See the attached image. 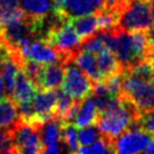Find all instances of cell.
<instances>
[{
    "label": "cell",
    "mask_w": 154,
    "mask_h": 154,
    "mask_svg": "<svg viewBox=\"0 0 154 154\" xmlns=\"http://www.w3.org/2000/svg\"><path fill=\"white\" fill-rule=\"evenodd\" d=\"M103 37L105 45L114 53L123 70L132 68L147 57L150 44L144 30L127 32L115 28L103 32Z\"/></svg>",
    "instance_id": "6da1fadb"
},
{
    "label": "cell",
    "mask_w": 154,
    "mask_h": 154,
    "mask_svg": "<svg viewBox=\"0 0 154 154\" xmlns=\"http://www.w3.org/2000/svg\"><path fill=\"white\" fill-rule=\"evenodd\" d=\"M141 112L126 97H122V100L116 106L99 111L96 120V125L101 132L103 136L109 142L119 134L136 124Z\"/></svg>",
    "instance_id": "7a4b0ae2"
},
{
    "label": "cell",
    "mask_w": 154,
    "mask_h": 154,
    "mask_svg": "<svg viewBox=\"0 0 154 154\" xmlns=\"http://www.w3.org/2000/svg\"><path fill=\"white\" fill-rule=\"evenodd\" d=\"M122 94L137 108L141 114L154 109V79L144 78L123 70Z\"/></svg>",
    "instance_id": "3957f363"
},
{
    "label": "cell",
    "mask_w": 154,
    "mask_h": 154,
    "mask_svg": "<svg viewBox=\"0 0 154 154\" xmlns=\"http://www.w3.org/2000/svg\"><path fill=\"white\" fill-rule=\"evenodd\" d=\"M153 24L149 0H127L118 11L117 28L119 29L145 32Z\"/></svg>",
    "instance_id": "277c9868"
},
{
    "label": "cell",
    "mask_w": 154,
    "mask_h": 154,
    "mask_svg": "<svg viewBox=\"0 0 154 154\" xmlns=\"http://www.w3.org/2000/svg\"><path fill=\"white\" fill-rule=\"evenodd\" d=\"M61 89L74 101L80 103L92 94L94 82L79 68L73 59L64 62V78Z\"/></svg>",
    "instance_id": "5b68a950"
},
{
    "label": "cell",
    "mask_w": 154,
    "mask_h": 154,
    "mask_svg": "<svg viewBox=\"0 0 154 154\" xmlns=\"http://www.w3.org/2000/svg\"><path fill=\"white\" fill-rule=\"evenodd\" d=\"M41 124L42 123H27L19 120L11 128L17 153H43V144L39 134Z\"/></svg>",
    "instance_id": "8992f818"
},
{
    "label": "cell",
    "mask_w": 154,
    "mask_h": 154,
    "mask_svg": "<svg viewBox=\"0 0 154 154\" xmlns=\"http://www.w3.org/2000/svg\"><path fill=\"white\" fill-rule=\"evenodd\" d=\"M45 41L54 47L65 61L73 59L82 43V38L69 20L53 30Z\"/></svg>",
    "instance_id": "52a82bcc"
},
{
    "label": "cell",
    "mask_w": 154,
    "mask_h": 154,
    "mask_svg": "<svg viewBox=\"0 0 154 154\" xmlns=\"http://www.w3.org/2000/svg\"><path fill=\"white\" fill-rule=\"evenodd\" d=\"M151 141L152 134L140 127L136 123L114 138L111 144L116 153L136 154L144 152Z\"/></svg>",
    "instance_id": "ba28073f"
},
{
    "label": "cell",
    "mask_w": 154,
    "mask_h": 154,
    "mask_svg": "<svg viewBox=\"0 0 154 154\" xmlns=\"http://www.w3.org/2000/svg\"><path fill=\"white\" fill-rule=\"evenodd\" d=\"M63 122L59 117H53L39 125V134L43 144V153H60L66 151L62 140Z\"/></svg>",
    "instance_id": "9c48e42d"
},
{
    "label": "cell",
    "mask_w": 154,
    "mask_h": 154,
    "mask_svg": "<svg viewBox=\"0 0 154 154\" xmlns=\"http://www.w3.org/2000/svg\"><path fill=\"white\" fill-rule=\"evenodd\" d=\"M57 91L56 89L36 90L32 107L34 111V119L32 123H44L45 120L56 116Z\"/></svg>",
    "instance_id": "30bf717a"
},
{
    "label": "cell",
    "mask_w": 154,
    "mask_h": 154,
    "mask_svg": "<svg viewBox=\"0 0 154 154\" xmlns=\"http://www.w3.org/2000/svg\"><path fill=\"white\" fill-rule=\"evenodd\" d=\"M20 54L24 59L35 61L39 64L65 62L64 57L43 39H35L28 45H26L20 51Z\"/></svg>",
    "instance_id": "8fae6325"
},
{
    "label": "cell",
    "mask_w": 154,
    "mask_h": 154,
    "mask_svg": "<svg viewBox=\"0 0 154 154\" xmlns=\"http://www.w3.org/2000/svg\"><path fill=\"white\" fill-rule=\"evenodd\" d=\"M56 10L65 18L97 14L105 8V0H55Z\"/></svg>",
    "instance_id": "7c38bea8"
},
{
    "label": "cell",
    "mask_w": 154,
    "mask_h": 154,
    "mask_svg": "<svg viewBox=\"0 0 154 154\" xmlns=\"http://www.w3.org/2000/svg\"><path fill=\"white\" fill-rule=\"evenodd\" d=\"M64 78V62H55L50 64H43L36 88L39 89H59Z\"/></svg>",
    "instance_id": "4fadbf2b"
},
{
    "label": "cell",
    "mask_w": 154,
    "mask_h": 154,
    "mask_svg": "<svg viewBox=\"0 0 154 154\" xmlns=\"http://www.w3.org/2000/svg\"><path fill=\"white\" fill-rule=\"evenodd\" d=\"M36 90L37 89L33 83V81L26 75L24 70L20 68L16 74V78H15V86H14L11 98L15 100L17 106L29 103L33 100V97H34Z\"/></svg>",
    "instance_id": "5bb4252c"
},
{
    "label": "cell",
    "mask_w": 154,
    "mask_h": 154,
    "mask_svg": "<svg viewBox=\"0 0 154 154\" xmlns=\"http://www.w3.org/2000/svg\"><path fill=\"white\" fill-rule=\"evenodd\" d=\"M97 116H98V108L92 94H90L89 97H87L86 99L79 103L72 123L79 128L89 126V125L96 124Z\"/></svg>",
    "instance_id": "9a60e30c"
},
{
    "label": "cell",
    "mask_w": 154,
    "mask_h": 154,
    "mask_svg": "<svg viewBox=\"0 0 154 154\" xmlns=\"http://www.w3.org/2000/svg\"><path fill=\"white\" fill-rule=\"evenodd\" d=\"M18 7L24 15L32 19H37L54 11L55 0H18Z\"/></svg>",
    "instance_id": "2e32d148"
},
{
    "label": "cell",
    "mask_w": 154,
    "mask_h": 154,
    "mask_svg": "<svg viewBox=\"0 0 154 154\" xmlns=\"http://www.w3.org/2000/svg\"><path fill=\"white\" fill-rule=\"evenodd\" d=\"M73 61L92 80L94 83L103 81V78L100 74V71H99L97 59H96L94 54L90 53V52L79 50L77 52V54L73 56Z\"/></svg>",
    "instance_id": "e0dca14e"
},
{
    "label": "cell",
    "mask_w": 154,
    "mask_h": 154,
    "mask_svg": "<svg viewBox=\"0 0 154 154\" xmlns=\"http://www.w3.org/2000/svg\"><path fill=\"white\" fill-rule=\"evenodd\" d=\"M96 59H97V64H98L103 80L123 71L116 56L107 46L103 47L98 54H96Z\"/></svg>",
    "instance_id": "ac0fdd59"
},
{
    "label": "cell",
    "mask_w": 154,
    "mask_h": 154,
    "mask_svg": "<svg viewBox=\"0 0 154 154\" xmlns=\"http://www.w3.org/2000/svg\"><path fill=\"white\" fill-rule=\"evenodd\" d=\"M20 120L17 103L11 97L0 98V127L13 128Z\"/></svg>",
    "instance_id": "d6986e66"
},
{
    "label": "cell",
    "mask_w": 154,
    "mask_h": 154,
    "mask_svg": "<svg viewBox=\"0 0 154 154\" xmlns=\"http://www.w3.org/2000/svg\"><path fill=\"white\" fill-rule=\"evenodd\" d=\"M69 22L71 23V25L77 30V33L82 38V41L92 36L98 32V24H97L96 14L78 16V17L69 19Z\"/></svg>",
    "instance_id": "ffe728a7"
},
{
    "label": "cell",
    "mask_w": 154,
    "mask_h": 154,
    "mask_svg": "<svg viewBox=\"0 0 154 154\" xmlns=\"http://www.w3.org/2000/svg\"><path fill=\"white\" fill-rule=\"evenodd\" d=\"M98 30L100 32H109L117 28L118 22V13L108 8H103L96 14Z\"/></svg>",
    "instance_id": "44dd1931"
},
{
    "label": "cell",
    "mask_w": 154,
    "mask_h": 154,
    "mask_svg": "<svg viewBox=\"0 0 154 154\" xmlns=\"http://www.w3.org/2000/svg\"><path fill=\"white\" fill-rule=\"evenodd\" d=\"M62 140L68 152H78V149L80 146L78 140V129L73 123H63Z\"/></svg>",
    "instance_id": "7402d4cb"
},
{
    "label": "cell",
    "mask_w": 154,
    "mask_h": 154,
    "mask_svg": "<svg viewBox=\"0 0 154 154\" xmlns=\"http://www.w3.org/2000/svg\"><path fill=\"white\" fill-rule=\"evenodd\" d=\"M101 137H103V134L99 131L96 124L80 127V129L78 131V140H79V145L80 146L90 145L94 142L98 141Z\"/></svg>",
    "instance_id": "603a6c76"
},
{
    "label": "cell",
    "mask_w": 154,
    "mask_h": 154,
    "mask_svg": "<svg viewBox=\"0 0 154 154\" xmlns=\"http://www.w3.org/2000/svg\"><path fill=\"white\" fill-rule=\"evenodd\" d=\"M78 152L81 154H101V153H112L114 147L111 142H109L107 138L101 137L98 141L94 142L92 144L86 146H79Z\"/></svg>",
    "instance_id": "cb8c5ba5"
},
{
    "label": "cell",
    "mask_w": 154,
    "mask_h": 154,
    "mask_svg": "<svg viewBox=\"0 0 154 154\" xmlns=\"http://www.w3.org/2000/svg\"><path fill=\"white\" fill-rule=\"evenodd\" d=\"M0 153H17L11 128L0 127Z\"/></svg>",
    "instance_id": "d4e9b609"
},
{
    "label": "cell",
    "mask_w": 154,
    "mask_h": 154,
    "mask_svg": "<svg viewBox=\"0 0 154 154\" xmlns=\"http://www.w3.org/2000/svg\"><path fill=\"white\" fill-rule=\"evenodd\" d=\"M137 124L140 125V127L145 129L146 132L153 134L154 133V109L147 112L141 114L140 118L137 120Z\"/></svg>",
    "instance_id": "484cf974"
},
{
    "label": "cell",
    "mask_w": 154,
    "mask_h": 154,
    "mask_svg": "<svg viewBox=\"0 0 154 154\" xmlns=\"http://www.w3.org/2000/svg\"><path fill=\"white\" fill-rule=\"evenodd\" d=\"M146 37H147L150 46H154V24L146 30Z\"/></svg>",
    "instance_id": "4316f807"
},
{
    "label": "cell",
    "mask_w": 154,
    "mask_h": 154,
    "mask_svg": "<svg viewBox=\"0 0 154 154\" xmlns=\"http://www.w3.org/2000/svg\"><path fill=\"white\" fill-rule=\"evenodd\" d=\"M151 61V64H152V69H153V75H154V46L149 47V52H147V57Z\"/></svg>",
    "instance_id": "83f0119b"
},
{
    "label": "cell",
    "mask_w": 154,
    "mask_h": 154,
    "mask_svg": "<svg viewBox=\"0 0 154 154\" xmlns=\"http://www.w3.org/2000/svg\"><path fill=\"white\" fill-rule=\"evenodd\" d=\"M0 2H2L8 7H13V8L18 7V0H0Z\"/></svg>",
    "instance_id": "f1b7e54d"
},
{
    "label": "cell",
    "mask_w": 154,
    "mask_h": 154,
    "mask_svg": "<svg viewBox=\"0 0 154 154\" xmlns=\"http://www.w3.org/2000/svg\"><path fill=\"white\" fill-rule=\"evenodd\" d=\"M4 97H7V94H6L4 79H2V75L0 74V98H4Z\"/></svg>",
    "instance_id": "f546056e"
},
{
    "label": "cell",
    "mask_w": 154,
    "mask_h": 154,
    "mask_svg": "<svg viewBox=\"0 0 154 154\" xmlns=\"http://www.w3.org/2000/svg\"><path fill=\"white\" fill-rule=\"evenodd\" d=\"M144 153L146 154H154V141L152 140V141L150 142V144L146 146V149L144 150Z\"/></svg>",
    "instance_id": "4dcf8cb0"
},
{
    "label": "cell",
    "mask_w": 154,
    "mask_h": 154,
    "mask_svg": "<svg viewBox=\"0 0 154 154\" xmlns=\"http://www.w3.org/2000/svg\"><path fill=\"white\" fill-rule=\"evenodd\" d=\"M149 4H150V9H151V15L154 19V0H149Z\"/></svg>",
    "instance_id": "1f68e13d"
}]
</instances>
